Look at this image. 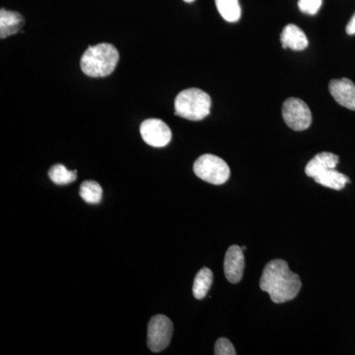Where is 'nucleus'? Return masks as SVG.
Returning a JSON list of instances; mask_svg holds the SVG:
<instances>
[{"instance_id":"nucleus-21","label":"nucleus","mask_w":355,"mask_h":355,"mask_svg":"<svg viewBox=\"0 0 355 355\" xmlns=\"http://www.w3.org/2000/svg\"><path fill=\"white\" fill-rule=\"evenodd\" d=\"M184 2H193L195 1V0H184Z\"/></svg>"},{"instance_id":"nucleus-1","label":"nucleus","mask_w":355,"mask_h":355,"mask_svg":"<svg viewBox=\"0 0 355 355\" xmlns=\"http://www.w3.org/2000/svg\"><path fill=\"white\" fill-rule=\"evenodd\" d=\"M300 277L289 270L284 260H273L266 265L260 280L261 291L268 292L273 303L293 300L300 291Z\"/></svg>"},{"instance_id":"nucleus-7","label":"nucleus","mask_w":355,"mask_h":355,"mask_svg":"<svg viewBox=\"0 0 355 355\" xmlns=\"http://www.w3.org/2000/svg\"><path fill=\"white\" fill-rule=\"evenodd\" d=\"M140 135L144 142L153 147L168 146L172 139L171 130L164 121L158 119L144 121L140 125Z\"/></svg>"},{"instance_id":"nucleus-2","label":"nucleus","mask_w":355,"mask_h":355,"mask_svg":"<svg viewBox=\"0 0 355 355\" xmlns=\"http://www.w3.org/2000/svg\"><path fill=\"white\" fill-rule=\"evenodd\" d=\"M119 51L111 44L89 46L81 58L80 67L87 76L106 77L113 73L119 62Z\"/></svg>"},{"instance_id":"nucleus-14","label":"nucleus","mask_w":355,"mask_h":355,"mask_svg":"<svg viewBox=\"0 0 355 355\" xmlns=\"http://www.w3.org/2000/svg\"><path fill=\"white\" fill-rule=\"evenodd\" d=\"M214 282V273L207 268H203L193 280V294L195 298L203 299L209 293L210 287Z\"/></svg>"},{"instance_id":"nucleus-8","label":"nucleus","mask_w":355,"mask_h":355,"mask_svg":"<svg viewBox=\"0 0 355 355\" xmlns=\"http://www.w3.org/2000/svg\"><path fill=\"white\" fill-rule=\"evenodd\" d=\"M241 247H229L224 258V275L231 284H238L242 279L245 268V258Z\"/></svg>"},{"instance_id":"nucleus-3","label":"nucleus","mask_w":355,"mask_h":355,"mask_svg":"<svg viewBox=\"0 0 355 355\" xmlns=\"http://www.w3.org/2000/svg\"><path fill=\"white\" fill-rule=\"evenodd\" d=\"M211 108L210 96L198 88L186 89L175 99V114L190 121L207 118Z\"/></svg>"},{"instance_id":"nucleus-5","label":"nucleus","mask_w":355,"mask_h":355,"mask_svg":"<svg viewBox=\"0 0 355 355\" xmlns=\"http://www.w3.org/2000/svg\"><path fill=\"white\" fill-rule=\"evenodd\" d=\"M173 323L164 315H156L151 318L147 331V345L153 352L164 350L172 340Z\"/></svg>"},{"instance_id":"nucleus-22","label":"nucleus","mask_w":355,"mask_h":355,"mask_svg":"<svg viewBox=\"0 0 355 355\" xmlns=\"http://www.w3.org/2000/svg\"><path fill=\"white\" fill-rule=\"evenodd\" d=\"M246 249H247L246 246H243V247H242V250H243V251H245V250H246Z\"/></svg>"},{"instance_id":"nucleus-9","label":"nucleus","mask_w":355,"mask_h":355,"mask_svg":"<svg viewBox=\"0 0 355 355\" xmlns=\"http://www.w3.org/2000/svg\"><path fill=\"white\" fill-rule=\"evenodd\" d=\"M329 89L336 103L355 111V84L352 80L347 78L333 79Z\"/></svg>"},{"instance_id":"nucleus-17","label":"nucleus","mask_w":355,"mask_h":355,"mask_svg":"<svg viewBox=\"0 0 355 355\" xmlns=\"http://www.w3.org/2000/svg\"><path fill=\"white\" fill-rule=\"evenodd\" d=\"M49 177L55 184H69L76 181L77 172L69 171L65 166L57 164L51 168Z\"/></svg>"},{"instance_id":"nucleus-15","label":"nucleus","mask_w":355,"mask_h":355,"mask_svg":"<svg viewBox=\"0 0 355 355\" xmlns=\"http://www.w3.org/2000/svg\"><path fill=\"white\" fill-rule=\"evenodd\" d=\"M217 10L227 22H238L241 18L239 0H216Z\"/></svg>"},{"instance_id":"nucleus-20","label":"nucleus","mask_w":355,"mask_h":355,"mask_svg":"<svg viewBox=\"0 0 355 355\" xmlns=\"http://www.w3.org/2000/svg\"><path fill=\"white\" fill-rule=\"evenodd\" d=\"M345 31H347L349 35H355V14L352 16L349 24L347 25V29H345Z\"/></svg>"},{"instance_id":"nucleus-10","label":"nucleus","mask_w":355,"mask_h":355,"mask_svg":"<svg viewBox=\"0 0 355 355\" xmlns=\"http://www.w3.org/2000/svg\"><path fill=\"white\" fill-rule=\"evenodd\" d=\"M338 164V156L331 153H322L317 154L314 158L311 159L305 168V173L308 177L316 178L318 175L327 171V170L336 169Z\"/></svg>"},{"instance_id":"nucleus-6","label":"nucleus","mask_w":355,"mask_h":355,"mask_svg":"<svg viewBox=\"0 0 355 355\" xmlns=\"http://www.w3.org/2000/svg\"><path fill=\"white\" fill-rule=\"evenodd\" d=\"M282 116L286 125L295 132H303L312 123L309 107L298 98H289L284 102Z\"/></svg>"},{"instance_id":"nucleus-19","label":"nucleus","mask_w":355,"mask_h":355,"mask_svg":"<svg viewBox=\"0 0 355 355\" xmlns=\"http://www.w3.org/2000/svg\"><path fill=\"white\" fill-rule=\"evenodd\" d=\"M214 354L216 355H236V350L232 343L228 338H220L217 340L214 347Z\"/></svg>"},{"instance_id":"nucleus-4","label":"nucleus","mask_w":355,"mask_h":355,"mask_svg":"<svg viewBox=\"0 0 355 355\" xmlns=\"http://www.w3.org/2000/svg\"><path fill=\"white\" fill-rule=\"evenodd\" d=\"M193 172L202 181L212 184H225L230 177L227 163L212 154H205L198 158L193 164Z\"/></svg>"},{"instance_id":"nucleus-13","label":"nucleus","mask_w":355,"mask_h":355,"mask_svg":"<svg viewBox=\"0 0 355 355\" xmlns=\"http://www.w3.org/2000/svg\"><path fill=\"white\" fill-rule=\"evenodd\" d=\"M314 180L321 186L336 191L343 190L345 184L350 182L349 177L336 171V169L327 170L322 174L318 175Z\"/></svg>"},{"instance_id":"nucleus-16","label":"nucleus","mask_w":355,"mask_h":355,"mask_svg":"<svg viewBox=\"0 0 355 355\" xmlns=\"http://www.w3.org/2000/svg\"><path fill=\"white\" fill-rule=\"evenodd\" d=\"M79 195H80L84 202L96 205V203L101 202L102 187L95 181L83 182L81 184L80 190H79Z\"/></svg>"},{"instance_id":"nucleus-11","label":"nucleus","mask_w":355,"mask_h":355,"mask_svg":"<svg viewBox=\"0 0 355 355\" xmlns=\"http://www.w3.org/2000/svg\"><path fill=\"white\" fill-rule=\"evenodd\" d=\"M280 41L284 49L289 48L293 51L305 50L309 44L305 33L294 24H288L284 27L280 35Z\"/></svg>"},{"instance_id":"nucleus-12","label":"nucleus","mask_w":355,"mask_h":355,"mask_svg":"<svg viewBox=\"0 0 355 355\" xmlns=\"http://www.w3.org/2000/svg\"><path fill=\"white\" fill-rule=\"evenodd\" d=\"M24 23V17L20 13L2 8L0 11V38L6 39L15 35Z\"/></svg>"},{"instance_id":"nucleus-18","label":"nucleus","mask_w":355,"mask_h":355,"mask_svg":"<svg viewBox=\"0 0 355 355\" xmlns=\"http://www.w3.org/2000/svg\"><path fill=\"white\" fill-rule=\"evenodd\" d=\"M323 0H299L298 7L301 12L315 15L321 8Z\"/></svg>"}]
</instances>
